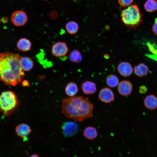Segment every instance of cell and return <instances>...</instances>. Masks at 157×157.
Masks as SVG:
<instances>
[{"mask_svg":"<svg viewBox=\"0 0 157 157\" xmlns=\"http://www.w3.org/2000/svg\"><path fill=\"white\" fill-rule=\"evenodd\" d=\"M106 83L109 87L115 88L118 85L119 79L116 75L113 74H109L106 78Z\"/></svg>","mask_w":157,"mask_h":157,"instance_id":"44dd1931","label":"cell"},{"mask_svg":"<svg viewBox=\"0 0 157 157\" xmlns=\"http://www.w3.org/2000/svg\"><path fill=\"white\" fill-rule=\"evenodd\" d=\"M67 31L71 34L76 33L78 31L79 26L77 23L74 21H70L67 22L65 26Z\"/></svg>","mask_w":157,"mask_h":157,"instance_id":"ffe728a7","label":"cell"},{"mask_svg":"<svg viewBox=\"0 0 157 157\" xmlns=\"http://www.w3.org/2000/svg\"><path fill=\"white\" fill-rule=\"evenodd\" d=\"M44 0V1H47V0Z\"/></svg>","mask_w":157,"mask_h":157,"instance_id":"1f68e13d","label":"cell"},{"mask_svg":"<svg viewBox=\"0 0 157 157\" xmlns=\"http://www.w3.org/2000/svg\"><path fill=\"white\" fill-rule=\"evenodd\" d=\"M20 63L22 69L26 71L31 69L34 66V63L33 60L28 57L21 56Z\"/></svg>","mask_w":157,"mask_h":157,"instance_id":"2e32d148","label":"cell"},{"mask_svg":"<svg viewBox=\"0 0 157 157\" xmlns=\"http://www.w3.org/2000/svg\"><path fill=\"white\" fill-rule=\"evenodd\" d=\"M104 56L106 57H105V58H108L109 56L108 54H106Z\"/></svg>","mask_w":157,"mask_h":157,"instance_id":"f546056e","label":"cell"},{"mask_svg":"<svg viewBox=\"0 0 157 157\" xmlns=\"http://www.w3.org/2000/svg\"><path fill=\"white\" fill-rule=\"evenodd\" d=\"M152 31L153 33L157 35V18L155 19V22L152 26Z\"/></svg>","mask_w":157,"mask_h":157,"instance_id":"d4e9b609","label":"cell"},{"mask_svg":"<svg viewBox=\"0 0 157 157\" xmlns=\"http://www.w3.org/2000/svg\"><path fill=\"white\" fill-rule=\"evenodd\" d=\"M31 43L29 40L26 38L20 39L17 42V46L18 50L22 52L30 50Z\"/></svg>","mask_w":157,"mask_h":157,"instance_id":"5bb4252c","label":"cell"},{"mask_svg":"<svg viewBox=\"0 0 157 157\" xmlns=\"http://www.w3.org/2000/svg\"><path fill=\"white\" fill-rule=\"evenodd\" d=\"M19 105V102L15 94L12 91L3 92L0 95V111L8 116L13 113Z\"/></svg>","mask_w":157,"mask_h":157,"instance_id":"277c9868","label":"cell"},{"mask_svg":"<svg viewBox=\"0 0 157 157\" xmlns=\"http://www.w3.org/2000/svg\"><path fill=\"white\" fill-rule=\"evenodd\" d=\"M119 4L123 7L129 6L133 2V0H118Z\"/></svg>","mask_w":157,"mask_h":157,"instance_id":"603a6c76","label":"cell"},{"mask_svg":"<svg viewBox=\"0 0 157 157\" xmlns=\"http://www.w3.org/2000/svg\"><path fill=\"white\" fill-rule=\"evenodd\" d=\"M63 133L66 137H70L75 135L77 132L78 126L76 122H64L62 126Z\"/></svg>","mask_w":157,"mask_h":157,"instance_id":"52a82bcc","label":"cell"},{"mask_svg":"<svg viewBox=\"0 0 157 157\" xmlns=\"http://www.w3.org/2000/svg\"><path fill=\"white\" fill-rule=\"evenodd\" d=\"M117 70L119 74L124 77H127L132 73L133 69L131 64L126 61L122 62L118 65Z\"/></svg>","mask_w":157,"mask_h":157,"instance_id":"30bf717a","label":"cell"},{"mask_svg":"<svg viewBox=\"0 0 157 157\" xmlns=\"http://www.w3.org/2000/svg\"><path fill=\"white\" fill-rule=\"evenodd\" d=\"M18 53L5 52L0 53V81L6 85L15 86L24 76Z\"/></svg>","mask_w":157,"mask_h":157,"instance_id":"6da1fadb","label":"cell"},{"mask_svg":"<svg viewBox=\"0 0 157 157\" xmlns=\"http://www.w3.org/2000/svg\"><path fill=\"white\" fill-rule=\"evenodd\" d=\"M15 131L19 136L24 138L30 134L31 130L28 125L22 123L19 124L16 127Z\"/></svg>","mask_w":157,"mask_h":157,"instance_id":"8fae6325","label":"cell"},{"mask_svg":"<svg viewBox=\"0 0 157 157\" xmlns=\"http://www.w3.org/2000/svg\"><path fill=\"white\" fill-rule=\"evenodd\" d=\"M83 92L86 94H91L94 93L96 91L97 88L94 83L90 81L83 82L81 86Z\"/></svg>","mask_w":157,"mask_h":157,"instance_id":"7c38bea8","label":"cell"},{"mask_svg":"<svg viewBox=\"0 0 157 157\" xmlns=\"http://www.w3.org/2000/svg\"><path fill=\"white\" fill-rule=\"evenodd\" d=\"M28 157H40V156L38 154H33L30 156Z\"/></svg>","mask_w":157,"mask_h":157,"instance_id":"f1b7e54d","label":"cell"},{"mask_svg":"<svg viewBox=\"0 0 157 157\" xmlns=\"http://www.w3.org/2000/svg\"><path fill=\"white\" fill-rule=\"evenodd\" d=\"M68 51L67 44L63 42H57L53 45L51 48L52 55L56 57H61L66 56Z\"/></svg>","mask_w":157,"mask_h":157,"instance_id":"5b68a950","label":"cell"},{"mask_svg":"<svg viewBox=\"0 0 157 157\" xmlns=\"http://www.w3.org/2000/svg\"><path fill=\"white\" fill-rule=\"evenodd\" d=\"M133 89L132 83L126 80L122 81L118 84V92L121 95L126 96L131 94Z\"/></svg>","mask_w":157,"mask_h":157,"instance_id":"9c48e42d","label":"cell"},{"mask_svg":"<svg viewBox=\"0 0 157 157\" xmlns=\"http://www.w3.org/2000/svg\"><path fill=\"white\" fill-rule=\"evenodd\" d=\"M83 134L85 137L87 139L92 140L97 137L98 133L95 128L93 126H89L84 129Z\"/></svg>","mask_w":157,"mask_h":157,"instance_id":"e0dca14e","label":"cell"},{"mask_svg":"<svg viewBox=\"0 0 157 157\" xmlns=\"http://www.w3.org/2000/svg\"><path fill=\"white\" fill-rule=\"evenodd\" d=\"M147 88L145 86H141L139 89V92L141 94H145L147 91Z\"/></svg>","mask_w":157,"mask_h":157,"instance_id":"484cf974","label":"cell"},{"mask_svg":"<svg viewBox=\"0 0 157 157\" xmlns=\"http://www.w3.org/2000/svg\"><path fill=\"white\" fill-rule=\"evenodd\" d=\"M78 89L77 85L74 82L68 83L65 88L67 95L70 97H74L78 92Z\"/></svg>","mask_w":157,"mask_h":157,"instance_id":"ac0fdd59","label":"cell"},{"mask_svg":"<svg viewBox=\"0 0 157 157\" xmlns=\"http://www.w3.org/2000/svg\"><path fill=\"white\" fill-rule=\"evenodd\" d=\"M145 10L149 12L157 10V1L156 0H147L144 5Z\"/></svg>","mask_w":157,"mask_h":157,"instance_id":"7402d4cb","label":"cell"},{"mask_svg":"<svg viewBox=\"0 0 157 157\" xmlns=\"http://www.w3.org/2000/svg\"><path fill=\"white\" fill-rule=\"evenodd\" d=\"M144 103L148 109L153 110L157 108V97L154 94L149 95L145 98Z\"/></svg>","mask_w":157,"mask_h":157,"instance_id":"4fadbf2b","label":"cell"},{"mask_svg":"<svg viewBox=\"0 0 157 157\" xmlns=\"http://www.w3.org/2000/svg\"><path fill=\"white\" fill-rule=\"evenodd\" d=\"M49 16L51 19L53 20L55 19L58 17L57 13L55 11H52L49 13Z\"/></svg>","mask_w":157,"mask_h":157,"instance_id":"cb8c5ba5","label":"cell"},{"mask_svg":"<svg viewBox=\"0 0 157 157\" xmlns=\"http://www.w3.org/2000/svg\"><path fill=\"white\" fill-rule=\"evenodd\" d=\"M22 84L23 86H26L29 85V83L27 81L25 80L22 81Z\"/></svg>","mask_w":157,"mask_h":157,"instance_id":"83f0119b","label":"cell"},{"mask_svg":"<svg viewBox=\"0 0 157 157\" xmlns=\"http://www.w3.org/2000/svg\"><path fill=\"white\" fill-rule=\"evenodd\" d=\"M1 21L3 23H6L8 21V18L7 17L4 16L2 17Z\"/></svg>","mask_w":157,"mask_h":157,"instance_id":"4316f807","label":"cell"},{"mask_svg":"<svg viewBox=\"0 0 157 157\" xmlns=\"http://www.w3.org/2000/svg\"><path fill=\"white\" fill-rule=\"evenodd\" d=\"M98 98L103 102L108 103L114 100L115 95L111 89L108 87H105L100 91L98 95Z\"/></svg>","mask_w":157,"mask_h":157,"instance_id":"ba28073f","label":"cell"},{"mask_svg":"<svg viewBox=\"0 0 157 157\" xmlns=\"http://www.w3.org/2000/svg\"><path fill=\"white\" fill-rule=\"evenodd\" d=\"M148 67L143 63H140L135 66L134 69L135 74L138 77H142L147 76L149 72Z\"/></svg>","mask_w":157,"mask_h":157,"instance_id":"9a60e30c","label":"cell"},{"mask_svg":"<svg viewBox=\"0 0 157 157\" xmlns=\"http://www.w3.org/2000/svg\"><path fill=\"white\" fill-rule=\"evenodd\" d=\"M142 15L138 6L132 5L123 10L121 17L123 23L126 26L134 29L142 23Z\"/></svg>","mask_w":157,"mask_h":157,"instance_id":"3957f363","label":"cell"},{"mask_svg":"<svg viewBox=\"0 0 157 157\" xmlns=\"http://www.w3.org/2000/svg\"><path fill=\"white\" fill-rule=\"evenodd\" d=\"M1 20L0 17V23L1 22Z\"/></svg>","mask_w":157,"mask_h":157,"instance_id":"4dcf8cb0","label":"cell"},{"mask_svg":"<svg viewBox=\"0 0 157 157\" xmlns=\"http://www.w3.org/2000/svg\"><path fill=\"white\" fill-rule=\"evenodd\" d=\"M11 19L15 26H20L26 24L28 20V17L25 12L22 10H17L12 14Z\"/></svg>","mask_w":157,"mask_h":157,"instance_id":"8992f818","label":"cell"},{"mask_svg":"<svg viewBox=\"0 0 157 157\" xmlns=\"http://www.w3.org/2000/svg\"><path fill=\"white\" fill-rule=\"evenodd\" d=\"M62 104V113L74 121L82 122L92 117L93 106L88 98L71 97L64 99Z\"/></svg>","mask_w":157,"mask_h":157,"instance_id":"7a4b0ae2","label":"cell"},{"mask_svg":"<svg viewBox=\"0 0 157 157\" xmlns=\"http://www.w3.org/2000/svg\"><path fill=\"white\" fill-rule=\"evenodd\" d=\"M69 60L73 63H79L82 60L81 54L79 51L74 49L72 51L69 55Z\"/></svg>","mask_w":157,"mask_h":157,"instance_id":"d6986e66","label":"cell"}]
</instances>
